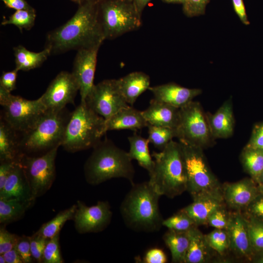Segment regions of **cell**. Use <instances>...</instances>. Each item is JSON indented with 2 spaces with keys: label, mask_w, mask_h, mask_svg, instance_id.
<instances>
[{
  "label": "cell",
  "mask_w": 263,
  "mask_h": 263,
  "mask_svg": "<svg viewBox=\"0 0 263 263\" xmlns=\"http://www.w3.org/2000/svg\"><path fill=\"white\" fill-rule=\"evenodd\" d=\"M99 2L84 0L65 23L50 32L45 48L51 54L101 45L105 40L99 17Z\"/></svg>",
  "instance_id": "obj_1"
},
{
  "label": "cell",
  "mask_w": 263,
  "mask_h": 263,
  "mask_svg": "<svg viewBox=\"0 0 263 263\" xmlns=\"http://www.w3.org/2000/svg\"><path fill=\"white\" fill-rule=\"evenodd\" d=\"M120 207L123 220L128 227L136 231L159 230L163 219L160 213L161 196L148 181L132 184Z\"/></svg>",
  "instance_id": "obj_2"
},
{
  "label": "cell",
  "mask_w": 263,
  "mask_h": 263,
  "mask_svg": "<svg viewBox=\"0 0 263 263\" xmlns=\"http://www.w3.org/2000/svg\"><path fill=\"white\" fill-rule=\"evenodd\" d=\"M151 156L154 164L149 182L160 196L173 198L187 191V171L179 142L171 140Z\"/></svg>",
  "instance_id": "obj_3"
},
{
  "label": "cell",
  "mask_w": 263,
  "mask_h": 263,
  "mask_svg": "<svg viewBox=\"0 0 263 263\" xmlns=\"http://www.w3.org/2000/svg\"><path fill=\"white\" fill-rule=\"evenodd\" d=\"M128 152L105 139L93 148L84 166L87 183L97 185L108 180L123 178L133 184L135 170Z\"/></svg>",
  "instance_id": "obj_4"
},
{
  "label": "cell",
  "mask_w": 263,
  "mask_h": 263,
  "mask_svg": "<svg viewBox=\"0 0 263 263\" xmlns=\"http://www.w3.org/2000/svg\"><path fill=\"white\" fill-rule=\"evenodd\" d=\"M107 132L105 118L80 102L71 113L61 146L71 152L93 148Z\"/></svg>",
  "instance_id": "obj_5"
},
{
  "label": "cell",
  "mask_w": 263,
  "mask_h": 263,
  "mask_svg": "<svg viewBox=\"0 0 263 263\" xmlns=\"http://www.w3.org/2000/svg\"><path fill=\"white\" fill-rule=\"evenodd\" d=\"M70 114L65 108L57 111L47 110L30 129L21 133L20 153L43 154L60 146Z\"/></svg>",
  "instance_id": "obj_6"
},
{
  "label": "cell",
  "mask_w": 263,
  "mask_h": 263,
  "mask_svg": "<svg viewBox=\"0 0 263 263\" xmlns=\"http://www.w3.org/2000/svg\"><path fill=\"white\" fill-rule=\"evenodd\" d=\"M180 143L187 171V191L193 200L206 197L224 200L222 186L210 170L203 149Z\"/></svg>",
  "instance_id": "obj_7"
},
{
  "label": "cell",
  "mask_w": 263,
  "mask_h": 263,
  "mask_svg": "<svg viewBox=\"0 0 263 263\" xmlns=\"http://www.w3.org/2000/svg\"><path fill=\"white\" fill-rule=\"evenodd\" d=\"M99 11L105 39L116 38L141 26V15L132 0H104L99 2Z\"/></svg>",
  "instance_id": "obj_8"
},
{
  "label": "cell",
  "mask_w": 263,
  "mask_h": 263,
  "mask_svg": "<svg viewBox=\"0 0 263 263\" xmlns=\"http://www.w3.org/2000/svg\"><path fill=\"white\" fill-rule=\"evenodd\" d=\"M179 142L202 149L214 143L206 113L200 103L192 101L179 109V120L176 128Z\"/></svg>",
  "instance_id": "obj_9"
},
{
  "label": "cell",
  "mask_w": 263,
  "mask_h": 263,
  "mask_svg": "<svg viewBox=\"0 0 263 263\" xmlns=\"http://www.w3.org/2000/svg\"><path fill=\"white\" fill-rule=\"evenodd\" d=\"M0 104L3 107L1 117L20 133L30 129L47 111L40 97L28 100L14 95L0 87Z\"/></svg>",
  "instance_id": "obj_10"
},
{
  "label": "cell",
  "mask_w": 263,
  "mask_h": 263,
  "mask_svg": "<svg viewBox=\"0 0 263 263\" xmlns=\"http://www.w3.org/2000/svg\"><path fill=\"white\" fill-rule=\"evenodd\" d=\"M58 148L56 147L38 156L21 153L19 158L18 161L24 170L34 200L46 193L54 182Z\"/></svg>",
  "instance_id": "obj_11"
},
{
  "label": "cell",
  "mask_w": 263,
  "mask_h": 263,
  "mask_svg": "<svg viewBox=\"0 0 263 263\" xmlns=\"http://www.w3.org/2000/svg\"><path fill=\"white\" fill-rule=\"evenodd\" d=\"M87 105L106 120L129 106L122 95L116 79H105L94 85L85 100Z\"/></svg>",
  "instance_id": "obj_12"
},
{
  "label": "cell",
  "mask_w": 263,
  "mask_h": 263,
  "mask_svg": "<svg viewBox=\"0 0 263 263\" xmlns=\"http://www.w3.org/2000/svg\"><path fill=\"white\" fill-rule=\"evenodd\" d=\"M78 91V85L72 73L62 71L40 97L47 110L57 111L68 104H74Z\"/></svg>",
  "instance_id": "obj_13"
},
{
  "label": "cell",
  "mask_w": 263,
  "mask_h": 263,
  "mask_svg": "<svg viewBox=\"0 0 263 263\" xmlns=\"http://www.w3.org/2000/svg\"><path fill=\"white\" fill-rule=\"evenodd\" d=\"M76 206L73 220L78 233L99 232L110 224L113 213L107 201H98L95 205L87 206L81 201H77Z\"/></svg>",
  "instance_id": "obj_14"
},
{
  "label": "cell",
  "mask_w": 263,
  "mask_h": 263,
  "mask_svg": "<svg viewBox=\"0 0 263 263\" xmlns=\"http://www.w3.org/2000/svg\"><path fill=\"white\" fill-rule=\"evenodd\" d=\"M100 46L98 45L77 51L71 73L79 86L80 102H85L94 85L97 56Z\"/></svg>",
  "instance_id": "obj_15"
},
{
  "label": "cell",
  "mask_w": 263,
  "mask_h": 263,
  "mask_svg": "<svg viewBox=\"0 0 263 263\" xmlns=\"http://www.w3.org/2000/svg\"><path fill=\"white\" fill-rule=\"evenodd\" d=\"M226 230L230 243V249L238 256L250 261L254 251L252 248L244 216L237 212L230 214Z\"/></svg>",
  "instance_id": "obj_16"
},
{
  "label": "cell",
  "mask_w": 263,
  "mask_h": 263,
  "mask_svg": "<svg viewBox=\"0 0 263 263\" xmlns=\"http://www.w3.org/2000/svg\"><path fill=\"white\" fill-rule=\"evenodd\" d=\"M222 189L224 202L238 210L245 208L260 193L258 184L251 178L225 184Z\"/></svg>",
  "instance_id": "obj_17"
},
{
  "label": "cell",
  "mask_w": 263,
  "mask_h": 263,
  "mask_svg": "<svg viewBox=\"0 0 263 263\" xmlns=\"http://www.w3.org/2000/svg\"><path fill=\"white\" fill-rule=\"evenodd\" d=\"M149 90L154 99L178 109L188 104L202 92L200 89L188 88L175 83L150 87Z\"/></svg>",
  "instance_id": "obj_18"
},
{
  "label": "cell",
  "mask_w": 263,
  "mask_h": 263,
  "mask_svg": "<svg viewBox=\"0 0 263 263\" xmlns=\"http://www.w3.org/2000/svg\"><path fill=\"white\" fill-rule=\"evenodd\" d=\"M0 198L18 200L31 206L33 204L35 200L30 185L19 161L0 191Z\"/></svg>",
  "instance_id": "obj_19"
},
{
  "label": "cell",
  "mask_w": 263,
  "mask_h": 263,
  "mask_svg": "<svg viewBox=\"0 0 263 263\" xmlns=\"http://www.w3.org/2000/svg\"><path fill=\"white\" fill-rule=\"evenodd\" d=\"M206 115L214 139L227 138L232 135L235 120L231 97L225 101L214 113H207Z\"/></svg>",
  "instance_id": "obj_20"
},
{
  "label": "cell",
  "mask_w": 263,
  "mask_h": 263,
  "mask_svg": "<svg viewBox=\"0 0 263 263\" xmlns=\"http://www.w3.org/2000/svg\"><path fill=\"white\" fill-rule=\"evenodd\" d=\"M179 109L153 98L149 107L142 113L149 124L176 129Z\"/></svg>",
  "instance_id": "obj_21"
},
{
  "label": "cell",
  "mask_w": 263,
  "mask_h": 263,
  "mask_svg": "<svg viewBox=\"0 0 263 263\" xmlns=\"http://www.w3.org/2000/svg\"><path fill=\"white\" fill-rule=\"evenodd\" d=\"M149 123L142 111L132 106L124 108L106 120L107 131L111 130H138L147 127Z\"/></svg>",
  "instance_id": "obj_22"
},
{
  "label": "cell",
  "mask_w": 263,
  "mask_h": 263,
  "mask_svg": "<svg viewBox=\"0 0 263 263\" xmlns=\"http://www.w3.org/2000/svg\"><path fill=\"white\" fill-rule=\"evenodd\" d=\"M119 89L128 104L133 106L138 97L150 87V77L142 72H134L116 79Z\"/></svg>",
  "instance_id": "obj_23"
},
{
  "label": "cell",
  "mask_w": 263,
  "mask_h": 263,
  "mask_svg": "<svg viewBox=\"0 0 263 263\" xmlns=\"http://www.w3.org/2000/svg\"><path fill=\"white\" fill-rule=\"evenodd\" d=\"M223 199L206 197L193 200V202L181 211L188 215L197 226L207 224L208 218L216 209L224 207Z\"/></svg>",
  "instance_id": "obj_24"
},
{
  "label": "cell",
  "mask_w": 263,
  "mask_h": 263,
  "mask_svg": "<svg viewBox=\"0 0 263 263\" xmlns=\"http://www.w3.org/2000/svg\"><path fill=\"white\" fill-rule=\"evenodd\" d=\"M18 132L0 118V161L18 160L21 153Z\"/></svg>",
  "instance_id": "obj_25"
},
{
  "label": "cell",
  "mask_w": 263,
  "mask_h": 263,
  "mask_svg": "<svg viewBox=\"0 0 263 263\" xmlns=\"http://www.w3.org/2000/svg\"><path fill=\"white\" fill-rule=\"evenodd\" d=\"M188 234L189 243L186 257V263H203L207 262L210 258V251L212 250L208 245L205 236L194 226L189 230Z\"/></svg>",
  "instance_id": "obj_26"
},
{
  "label": "cell",
  "mask_w": 263,
  "mask_h": 263,
  "mask_svg": "<svg viewBox=\"0 0 263 263\" xmlns=\"http://www.w3.org/2000/svg\"><path fill=\"white\" fill-rule=\"evenodd\" d=\"M16 69L18 71H27L35 69L41 65L51 55L49 49H44L39 52L27 50L25 47L19 45L13 48Z\"/></svg>",
  "instance_id": "obj_27"
},
{
  "label": "cell",
  "mask_w": 263,
  "mask_h": 263,
  "mask_svg": "<svg viewBox=\"0 0 263 263\" xmlns=\"http://www.w3.org/2000/svg\"><path fill=\"white\" fill-rule=\"evenodd\" d=\"M128 139L130 144L128 152L131 159L136 160L138 164L146 169L149 174L153 169L154 162L150 153L149 139L143 137L136 132L128 137Z\"/></svg>",
  "instance_id": "obj_28"
},
{
  "label": "cell",
  "mask_w": 263,
  "mask_h": 263,
  "mask_svg": "<svg viewBox=\"0 0 263 263\" xmlns=\"http://www.w3.org/2000/svg\"><path fill=\"white\" fill-rule=\"evenodd\" d=\"M163 240L169 249L172 263H186L189 238L187 231L169 230L163 236Z\"/></svg>",
  "instance_id": "obj_29"
},
{
  "label": "cell",
  "mask_w": 263,
  "mask_h": 263,
  "mask_svg": "<svg viewBox=\"0 0 263 263\" xmlns=\"http://www.w3.org/2000/svg\"><path fill=\"white\" fill-rule=\"evenodd\" d=\"M76 207V204H75L70 207L60 211L51 220L43 224L34 234L48 240L59 234L65 223L74 219Z\"/></svg>",
  "instance_id": "obj_30"
},
{
  "label": "cell",
  "mask_w": 263,
  "mask_h": 263,
  "mask_svg": "<svg viewBox=\"0 0 263 263\" xmlns=\"http://www.w3.org/2000/svg\"><path fill=\"white\" fill-rule=\"evenodd\" d=\"M31 206L18 200L0 198V224L1 226L21 219Z\"/></svg>",
  "instance_id": "obj_31"
},
{
  "label": "cell",
  "mask_w": 263,
  "mask_h": 263,
  "mask_svg": "<svg viewBox=\"0 0 263 263\" xmlns=\"http://www.w3.org/2000/svg\"><path fill=\"white\" fill-rule=\"evenodd\" d=\"M241 160L245 171L257 183L263 170V150L245 146L241 154Z\"/></svg>",
  "instance_id": "obj_32"
},
{
  "label": "cell",
  "mask_w": 263,
  "mask_h": 263,
  "mask_svg": "<svg viewBox=\"0 0 263 263\" xmlns=\"http://www.w3.org/2000/svg\"><path fill=\"white\" fill-rule=\"evenodd\" d=\"M148 138L150 143L162 150L174 137H176V129L149 124Z\"/></svg>",
  "instance_id": "obj_33"
},
{
  "label": "cell",
  "mask_w": 263,
  "mask_h": 263,
  "mask_svg": "<svg viewBox=\"0 0 263 263\" xmlns=\"http://www.w3.org/2000/svg\"><path fill=\"white\" fill-rule=\"evenodd\" d=\"M36 12L33 8L29 10L16 11L8 19L3 20L1 24H12L17 27L21 32L23 30H30L34 25Z\"/></svg>",
  "instance_id": "obj_34"
},
{
  "label": "cell",
  "mask_w": 263,
  "mask_h": 263,
  "mask_svg": "<svg viewBox=\"0 0 263 263\" xmlns=\"http://www.w3.org/2000/svg\"><path fill=\"white\" fill-rule=\"evenodd\" d=\"M205 236L208 245L219 254L223 255L230 249L229 237L225 229L215 228Z\"/></svg>",
  "instance_id": "obj_35"
},
{
  "label": "cell",
  "mask_w": 263,
  "mask_h": 263,
  "mask_svg": "<svg viewBox=\"0 0 263 263\" xmlns=\"http://www.w3.org/2000/svg\"><path fill=\"white\" fill-rule=\"evenodd\" d=\"M244 217L254 252L263 250V222L246 215Z\"/></svg>",
  "instance_id": "obj_36"
},
{
  "label": "cell",
  "mask_w": 263,
  "mask_h": 263,
  "mask_svg": "<svg viewBox=\"0 0 263 263\" xmlns=\"http://www.w3.org/2000/svg\"><path fill=\"white\" fill-rule=\"evenodd\" d=\"M162 226L169 230L176 231H187L196 226L193 221L180 210L173 216L163 220Z\"/></svg>",
  "instance_id": "obj_37"
},
{
  "label": "cell",
  "mask_w": 263,
  "mask_h": 263,
  "mask_svg": "<svg viewBox=\"0 0 263 263\" xmlns=\"http://www.w3.org/2000/svg\"><path fill=\"white\" fill-rule=\"evenodd\" d=\"M59 237V234H58L47 241L43 253L42 263H64L60 250Z\"/></svg>",
  "instance_id": "obj_38"
},
{
  "label": "cell",
  "mask_w": 263,
  "mask_h": 263,
  "mask_svg": "<svg viewBox=\"0 0 263 263\" xmlns=\"http://www.w3.org/2000/svg\"><path fill=\"white\" fill-rule=\"evenodd\" d=\"M210 0H186L183 4L184 13L188 17L204 15Z\"/></svg>",
  "instance_id": "obj_39"
},
{
  "label": "cell",
  "mask_w": 263,
  "mask_h": 263,
  "mask_svg": "<svg viewBox=\"0 0 263 263\" xmlns=\"http://www.w3.org/2000/svg\"><path fill=\"white\" fill-rule=\"evenodd\" d=\"M230 214H228L224 207L214 211L209 216L207 224L216 229H225L228 225Z\"/></svg>",
  "instance_id": "obj_40"
},
{
  "label": "cell",
  "mask_w": 263,
  "mask_h": 263,
  "mask_svg": "<svg viewBox=\"0 0 263 263\" xmlns=\"http://www.w3.org/2000/svg\"><path fill=\"white\" fill-rule=\"evenodd\" d=\"M4 226L1 225L0 228V255L14 248L19 238L18 235L9 232Z\"/></svg>",
  "instance_id": "obj_41"
},
{
  "label": "cell",
  "mask_w": 263,
  "mask_h": 263,
  "mask_svg": "<svg viewBox=\"0 0 263 263\" xmlns=\"http://www.w3.org/2000/svg\"><path fill=\"white\" fill-rule=\"evenodd\" d=\"M48 240L35 234L30 237L31 254L38 263H42L44 249Z\"/></svg>",
  "instance_id": "obj_42"
},
{
  "label": "cell",
  "mask_w": 263,
  "mask_h": 263,
  "mask_svg": "<svg viewBox=\"0 0 263 263\" xmlns=\"http://www.w3.org/2000/svg\"><path fill=\"white\" fill-rule=\"evenodd\" d=\"M15 248L20 256L23 263H30L33 262L30 237L26 236L19 237Z\"/></svg>",
  "instance_id": "obj_43"
},
{
  "label": "cell",
  "mask_w": 263,
  "mask_h": 263,
  "mask_svg": "<svg viewBox=\"0 0 263 263\" xmlns=\"http://www.w3.org/2000/svg\"><path fill=\"white\" fill-rule=\"evenodd\" d=\"M246 215L263 222V194H260L247 206Z\"/></svg>",
  "instance_id": "obj_44"
},
{
  "label": "cell",
  "mask_w": 263,
  "mask_h": 263,
  "mask_svg": "<svg viewBox=\"0 0 263 263\" xmlns=\"http://www.w3.org/2000/svg\"><path fill=\"white\" fill-rule=\"evenodd\" d=\"M245 147L263 150V122L254 127L250 139Z\"/></svg>",
  "instance_id": "obj_45"
},
{
  "label": "cell",
  "mask_w": 263,
  "mask_h": 263,
  "mask_svg": "<svg viewBox=\"0 0 263 263\" xmlns=\"http://www.w3.org/2000/svg\"><path fill=\"white\" fill-rule=\"evenodd\" d=\"M18 70L16 68L11 71L3 72L0 78V87L11 92L16 88Z\"/></svg>",
  "instance_id": "obj_46"
},
{
  "label": "cell",
  "mask_w": 263,
  "mask_h": 263,
  "mask_svg": "<svg viewBox=\"0 0 263 263\" xmlns=\"http://www.w3.org/2000/svg\"><path fill=\"white\" fill-rule=\"evenodd\" d=\"M143 261L145 263H165L167 262V257L161 249L153 248L147 251Z\"/></svg>",
  "instance_id": "obj_47"
},
{
  "label": "cell",
  "mask_w": 263,
  "mask_h": 263,
  "mask_svg": "<svg viewBox=\"0 0 263 263\" xmlns=\"http://www.w3.org/2000/svg\"><path fill=\"white\" fill-rule=\"evenodd\" d=\"M18 161H0V191L3 189L7 178Z\"/></svg>",
  "instance_id": "obj_48"
},
{
  "label": "cell",
  "mask_w": 263,
  "mask_h": 263,
  "mask_svg": "<svg viewBox=\"0 0 263 263\" xmlns=\"http://www.w3.org/2000/svg\"><path fill=\"white\" fill-rule=\"evenodd\" d=\"M232 1L234 10L241 22L246 25H249L243 0H232Z\"/></svg>",
  "instance_id": "obj_49"
},
{
  "label": "cell",
  "mask_w": 263,
  "mask_h": 263,
  "mask_svg": "<svg viewBox=\"0 0 263 263\" xmlns=\"http://www.w3.org/2000/svg\"><path fill=\"white\" fill-rule=\"evenodd\" d=\"M5 6L9 8L17 10H29L33 8L31 6L26 0H1Z\"/></svg>",
  "instance_id": "obj_50"
},
{
  "label": "cell",
  "mask_w": 263,
  "mask_h": 263,
  "mask_svg": "<svg viewBox=\"0 0 263 263\" xmlns=\"http://www.w3.org/2000/svg\"><path fill=\"white\" fill-rule=\"evenodd\" d=\"M2 255L4 256L6 263H23L20 256L15 247Z\"/></svg>",
  "instance_id": "obj_51"
},
{
  "label": "cell",
  "mask_w": 263,
  "mask_h": 263,
  "mask_svg": "<svg viewBox=\"0 0 263 263\" xmlns=\"http://www.w3.org/2000/svg\"><path fill=\"white\" fill-rule=\"evenodd\" d=\"M137 9L139 13L142 15V12L146 7V6L149 3V2L151 0H132Z\"/></svg>",
  "instance_id": "obj_52"
},
{
  "label": "cell",
  "mask_w": 263,
  "mask_h": 263,
  "mask_svg": "<svg viewBox=\"0 0 263 263\" xmlns=\"http://www.w3.org/2000/svg\"><path fill=\"white\" fill-rule=\"evenodd\" d=\"M250 261L255 263H263V250L255 252Z\"/></svg>",
  "instance_id": "obj_53"
},
{
  "label": "cell",
  "mask_w": 263,
  "mask_h": 263,
  "mask_svg": "<svg viewBox=\"0 0 263 263\" xmlns=\"http://www.w3.org/2000/svg\"><path fill=\"white\" fill-rule=\"evenodd\" d=\"M164 2L168 3H182V4L185 2L186 0H161Z\"/></svg>",
  "instance_id": "obj_54"
},
{
  "label": "cell",
  "mask_w": 263,
  "mask_h": 263,
  "mask_svg": "<svg viewBox=\"0 0 263 263\" xmlns=\"http://www.w3.org/2000/svg\"><path fill=\"white\" fill-rule=\"evenodd\" d=\"M257 184L258 186H263V170L257 181Z\"/></svg>",
  "instance_id": "obj_55"
},
{
  "label": "cell",
  "mask_w": 263,
  "mask_h": 263,
  "mask_svg": "<svg viewBox=\"0 0 263 263\" xmlns=\"http://www.w3.org/2000/svg\"><path fill=\"white\" fill-rule=\"evenodd\" d=\"M73 2H74L77 4H78V5H80V4H81L84 0H70Z\"/></svg>",
  "instance_id": "obj_56"
},
{
  "label": "cell",
  "mask_w": 263,
  "mask_h": 263,
  "mask_svg": "<svg viewBox=\"0 0 263 263\" xmlns=\"http://www.w3.org/2000/svg\"><path fill=\"white\" fill-rule=\"evenodd\" d=\"M0 263H6L5 258L3 255H0Z\"/></svg>",
  "instance_id": "obj_57"
},
{
  "label": "cell",
  "mask_w": 263,
  "mask_h": 263,
  "mask_svg": "<svg viewBox=\"0 0 263 263\" xmlns=\"http://www.w3.org/2000/svg\"><path fill=\"white\" fill-rule=\"evenodd\" d=\"M258 187L260 192L263 194V186H258Z\"/></svg>",
  "instance_id": "obj_58"
},
{
  "label": "cell",
  "mask_w": 263,
  "mask_h": 263,
  "mask_svg": "<svg viewBox=\"0 0 263 263\" xmlns=\"http://www.w3.org/2000/svg\"><path fill=\"white\" fill-rule=\"evenodd\" d=\"M94 0V1H98V2H100V1H103L104 0Z\"/></svg>",
  "instance_id": "obj_59"
}]
</instances>
